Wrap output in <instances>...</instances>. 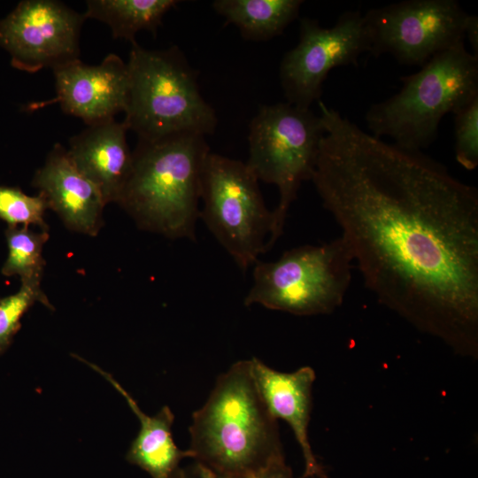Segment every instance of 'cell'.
<instances>
[{"label": "cell", "mask_w": 478, "mask_h": 478, "mask_svg": "<svg viewBox=\"0 0 478 478\" xmlns=\"http://www.w3.org/2000/svg\"><path fill=\"white\" fill-rule=\"evenodd\" d=\"M199 217L243 271L267 249L274 227L258 180L246 163L209 152L202 172Z\"/></svg>", "instance_id": "8"}, {"label": "cell", "mask_w": 478, "mask_h": 478, "mask_svg": "<svg viewBox=\"0 0 478 478\" xmlns=\"http://www.w3.org/2000/svg\"><path fill=\"white\" fill-rule=\"evenodd\" d=\"M173 478H234L219 474L195 461L185 467H180Z\"/></svg>", "instance_id": "23"}, {"label": "cell", "mask_w": 478, "mask_h": 478, "mask_svg": "<svg viewBox=\"0 0 478 478\" xmlns=\"http://www.w3.org/2000/svg\"><path fill=\"white\" fill-rule=\"evenodd\" d=\"M455 156L466 170L478 166V97L454 113Z\"/></svg>", "instance_id": "22"}, {"label": "cell", "mask_w": 478, "mask_h": 478, "mask_svg": "<svg viewBox=\"0 0 478 478\" xmlns=\"http://www.w3.org/2000/svg\"><path fill=\"white\" fill-rule=\"evenodd\" d=\"M302 0H216L214 11L235 25L246 40L266 41L299 15Z\"/></svg>", "instance_id": "17"}, {"label": "cell", "mask_w": 478, "mask_h": 478, "mask_svg": "<svg viewBox=\"0 0 478 478\" xmlns=\"http://www.w3.org/2000/svg\"><path fill=\"white\" fill-rule=\"evenodd\" d=\"M82 14L56 0H24L0 20L12 66L30 73L79 59Z\"/></svg>", "instance_id": "11"}, {"label": "cell", "mask_w": 478, "mask_h": 478, "mask_svg": "<svg viewBox=\"0 0 478 478\" xmlns=\"http://www.w3.org/2000/svg\"><path fill=\"white\" fill-rule=\"evenodd\" d=\"M210 151L205 136L194 133L138 141L117 204L143 230L195 241L202 172Z\"/></svg>", "instance_id": "3"}, {"label": "cell", "mask_w": 478, "mask_h": 478, "mask_svg": "<svg viewBox=\"0 0 478 478\" xmlns=\"http://www.w3.org/2000/svg\"><path fill=\"white\" fill-rule=\"evenodd\" d=\"M36 302L54 310L41 288V282H21L18 292L0 298V355L9 348L19 330L23 315Z\"/></svg>", "instance_id": "20"}, {"label": "cell", "mask_w": 478, "mask_h": 478, "mask_svg": "<svg viewBox=\"0 0 478 478\" xmlns=\"http://www.w3.org/2000/svg\"><path fill=\"white\" fill-rule=\"evenodd\" d=\"M374 57L422 66L436 54L465 39L469 14L455 0H405L368 10L364 15Z\"/></svg>", "instance_id": "9"}, {"label": "cell", "mask_w": 478, "mask_h": 478, "mask_svg": "<svg viewBox=\"0 0 478 478\" xmlns=\"http://www.w3.org/2000/svg\"><path fill=\"white\" fill-rule=\"evenodd\" d=\"M394 96L372 104L366 121L372 135L421 150L434 143L443 117L478 97V57L464 42L439 52L419 72L401 77Z\"/></svg>", "instance_id": "4"}, {"label": "cell", "mask_w": 478, "mask_h": 478, "mask_svg": "<svg viewBox=\"0 0 478 478\" xmlns=\"http://www.w3.org/2000/svg\"><path fill=\"white\" fill-rule=\"evenodd\" d=\"M189 436L195 461L234 478H251L284 458L277 420L258 389L251 360L219 376L192 415Z\"/></svg>", "instance_id": "2"}, {"label": "cell", "mask_w": 478, "mask_h": 478, "mask_svg": "<svg viewBox=\"0 0 478 478\" xmlns=\"http://www.w3.org/2000/svg\"><path fill=\"white\" fill-rule=\"evenodd\" d=\"M319 106L325 134L311 181L366 288L417 330L477 358V189Z\"/></svg>", "instance_id": "1"}, {"label": "cell", "mask_w": 478, "mask_h": 478, "mask_svg": "<svg viewBox=\"0 0 478 478\" xmlns=\"http://www.w3.org/2000/svg\"><path fill=\"white\" fill-rule=\"evenodd\" d=\"M251 362L253 378L267 409L276 420L282 419L289 425L300 446L305 463L300 478H328L308 437L314 370L303 366L283 373L272 369L257 358Z\"/></svg>", "instance_id": "14"}, {"label": "cell", "mask_w": 478, "mask_h": 478, "mask_svg": "<svg viewBox=\"0 0 478 478\" xmlns=\"http://www.w3.org/2000/svg\"><path fill=\"white\" fill-rule=\"evenodd\" d=\"M101 374L126 399L140 421V429L131 443L126 459L147 472L151 478H173L185 458L193 459L190 451L179 449L173 442L171 427L174 415L165 405L153 416L145 414L132 396L112 376L99 366L82 359Z\"/></svg>", "instance_id": "16"}, {"label": "cell", "mask_w": 478, "mask_h": 478, "mask_svg": "<svg viewBox=\"0 0 478 478\" xmlns=\"http://www.w3.org/2000/svg\"><path fill=\"white\" fill-rule=\"evenodd\" d=\"M251 478H294L291 468L286 464L285 459L274 460L265 469Z\"/></svg>", "instance_id": "24"}, {"label": "cell", "mask_w": 478, "mask_h": 478, "mask_svg": "<svg viewBox=\"0 0 478 478\" xmlns=\"http://www.w3.org/2000/svg\"><path fill=\"white\" fill-rule=\"evenodd\" d=\"M324 134L320 116L289 103L262 105L250 123L246 165L258 181L279 190L267 249L281 235L301 183L312 179Z\"/></svg>", "instance_id": "6"}, {"label": "cell", "mask_w": 478, "mask_h": 478, "mask_svg": "<svg viewBox=\"0 0 478 478\" xmlns=\"http://www.w3.org/2000/svg\"><path fill=\"white\" fill-rule=\"evenodd\" d=\"M52 71L56 96L31 104L30 111L59 104L66 113L81 119L88 126L125 112L128 72L127 62L118 55L108 54L96 66L86 65L79 58Z\"/></svg>", "instance_id": "12"}, {"label": "cell", "mask_w": 478, "mask_h": 478, "mask_svg": "<svg viewBox=\"0 0 478 478\" xmlns=\"http://www.w3.org/2000/svg\"><path fill=\"white\" fill-rule=\"evenodd\" d=\"M125 120L139 141H156L182 133L214 132L218 119L203 98L197 73L177 46L147 50L131 43Z\"/></svg>", "instance_id": "5"}, {"label": "cell", "mask_w": 478, "mask_h": 478, "mask_svg": "<svg viewBox=\"0 0 478 478\" xmlns=\"http://www.w3.org/2000/svg\"><path fill=\"white\" fill-rule=\"evenodd\" d=\"M467 37V40L472 47L473 55L478 57V18L475 15L468 16L466 28H465V37Z\"/></svg>", "instance_id": "25"}, {"label": "cell", "mask_w": 478, "mask_h": 478, "mask_svg": "<svg viewBox=\"0 0 478 478\" xmlns=\"http://www.w3.org/2000/svg\"><path fill=\"white\" fill-rule=\"evenodd\" d=\"M32 185L68 229L91 236L99 233L106 205L104 198L76 168L61 144H54L43 166L35 172Z\"/></svg>", "instance_id": "13"}, {"label": "cell", "mask_w": 478, "mask_h": 478, "mask_svg": "<svg viewBox=\"0 0 478 478\" xmlns=\"http://www.w3.org/2000/svg\"><path fill=\"white\" fill-rule=\"evenodd\" d=\"M352 261L341 236L321 245L293 248L273 262L258 260L244 305L300 316L331 313L349 289Z\"/></svg>", "instance_id": "7"}, {"label": "cell", "mask_w": 478, "mask_h": 478, "mask_svg": "<svg viewBox=\"0 0 478 478\" xmlns=\"http://www.w3.org/2000/svg\"><path fill=\"white\" fill-rule=\"evenodd\" d=\"M127 131L125 122L115 119L89 125L70 139L66 150L76 168L98 189L105 204L118 203L131 171Z\"/></svg>", "instance_id": "15"}, {"label": "cell", "mask_w": 478, "mask_h": 478, "mask_svg": "<svg viewBox=\"0 0 478 478\" xmlns=\"http://www.w3.org/2000/svg\"><path fill=\"white\" fill-rule=\"evenodd\" d=\"M176 0H89L84 19L107 24L115 39L131 43L141 30L156 32L166 12L174 8Z\"/></svg>", "instance_id": "18"}, {"label": "cell", "mask_w": 478, "mask_h": 478, "mask_svg": "<svg viewBox=\"0 0 478 478\" xmlns=\"http://www.w3.org/2000/svg\"><path fill=\"white\" fill-rule=\"evenodd\" d=\"M49 204L42 194L29 196L19 188L0 186V220L8 227L35 225L42 231H49L44 213Z\"/></svg>", "instance_id": "21"}, {"label": "cell", "mask_w": 478, "mask_h": 478, "mask_svg": "<svg viewBox=\"0 0 478 478\" xmlns=\"http://www.w3.org/2000/svg\"><path fill=\"white\" fill-rule=\"evenodd\" d=\"M299 25L298 43L283 56L280 80L287 103L310 109L320 100L328 73L338 66H357L359 56L369 52L370 41L358 11L344 12L329 28L307 17Z\"/></svg>", "instance_id": "10"}, {"label": "cell", "mask_w": 478, "mask_h": 478, "mask_svg": "<svg viewBox=\"0 0 478 478\" xmlns=\"http://www.w3.org/2000/svg\"><path fill=\"white\" fill-rule=\"evenodd\" d=\"M5 238L8 256L2 274L18 275L21 282H41L46 265L42 249L49 239V232H35L27 226L8 227Z\"/></svg>", "instance_id": "19"}]
</instances>
